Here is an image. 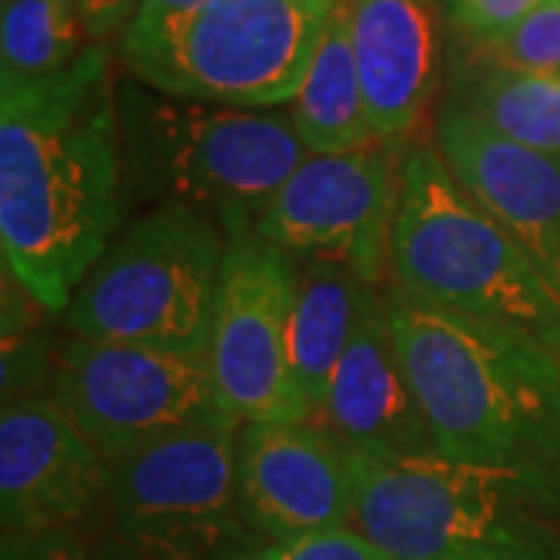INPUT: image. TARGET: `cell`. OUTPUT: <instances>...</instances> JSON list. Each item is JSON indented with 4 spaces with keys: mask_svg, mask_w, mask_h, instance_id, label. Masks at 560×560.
I'll return each instance as SVG.
<instances>
[{
    "mask_svg": "<svg viewBox=\"0 0 560 560\" xmlns=\"http://www.w3.org/2000/svg\"><path fill=\"white\" fill-rule=\"evenodd\" d=\"M128 215L119 97L109 50L91 40L44 79L0 72L3 268L62 315Z\"/></svg>",
    "mask_w": 560,
    "mask_h": 560,
    "instance_id": "6da1fadb",
    "label": "cell"
},
{
    "mask_svg": "<svg viewBox=\"0 0 560 560\" xmlns=\"http://www.w3.org/2000/svg\"><path fill=\"white\" fill-rule=\"evenodd\" d=\"M401 364L442 458L560 489V349L386 287Z\"/></svg>",
    "mask_w": 560,
    "mask_h": 560,
    "instance_id": "7a4b0ae2",
    "label": "cell"
},
{
    "mask_svg": "<svg viewBox=\"0 0 560 560\" xmlns=\"http://www.w3.org/2000/svg\"><path fill=\"white\" fill-rule=\"evenodd\" d=\"M128 206L200 209L228 231L261 219L308 150L290 116L180 101L135 79L116 84Z\"/></svg>",
    "mask_w": 560,
    "mask_h": 560,
    "instance_id": "3957f363",
    "label": "cell"
},
{
    "mask_svg": "<svg viewBox=\"0 0 560 560\" xmlns=\"http://www.w3.org/2000/svg\"><path fill=\"white\" fill-rule=\"evenodd\" d=\"M389 278L408 300L521 327L560 349L555 287L430 143H408L401 156Z\"/></svg>",
    "mask_w": 560,
    "mask_h": 560,
    "instance_id": "277c9868",
    "label": "cell"
},
{
    "mask_svg": "<svg viewBox=\"0 0 560 560\" xmlns=\"http://www.w3.org/2000/svg\"><path fill=\"white\" fill-rule=\"evenodd\" d=\"M352 526L393 560H560V489L442 455L361 458Z\"/></svg>",
    "mask_w": 560,
    "mask_h": 560,
    "instance_id": "5b68a950",
    "label": "cell"
},
{
    "mask_svg": "<svg viewBox=\"0 0 560 560\" xmlns=\"http://www.w3.org/2000/svg\"><path fill=\"white\" fill-rule=\"evenodd\" d=\"M337 0H206L184 13H135L119 38L140 84L237 109L293 103Z\"/></svg>",
    "mask_w": 560,
    "mask_h": 560,
    "instance_id": "8992f818",
    "label": "cell"
},
{
    "mask_svg": "<svg viewBox=\"0 0 560 560\" xmlns=\"http://www.w3.org/2000/svg\"><path fill=\"white\" fill-rule=\"evenodd\" d=\"M228 234L200 209L165 202L109 243L62 312L72 337L209 352Z\"/></svg>",
    "mask_w": 560,
    "mask_h": 560,
    "instance_id": "52a82bcc",
    "label": "cell"
},
{
    "mask_svg": "<svg viewBox=\"0 0 560 560\" xmlns=\"http://www.w3.org/2000/svg\"><path fill=\"white\" fill-rule=\"evenodd\" d=\"M241 420H221L109 460L106 501L116 533L143 560H212L256 541L237 495Z\"/></svg>",
    "mask_w": 560,
    "mask_h": 560,
    "instance_id": "ba28073f",
    "label": "cell"
},
{
    "mask_svg": "<svg viewBox=\"0 0 560 560\" xmlns=\"http://www.w3.org/2000/svg\"><path fill=\"white\" fill-rule=\"evenodd\" d=\"M106 464L143 445L221 420L209 352L69 337L60 342L50 393Z\"/></svg>",
    "mask_w": 560,
    "mask_h": 560,
    "instance_id": "9c48e42d",
    "label": "cell"
},
{
    "mask_svg": "<svg viewBox=\"0 0 560 560\" xmlns=\"http://www.w3.org/2000/svg\"><path fill=\"white\" fill-rule=\"evenodd\" d=\"M296 259L253 224L228 231L209 337V368L224 415L241 423L308 420L293 374Z\"/></svg>",
    "mask_w": 560,
    "mask_h": 560,
    "instance_id": "30bf717a",
    "label": "cell"
},
{
    "mask_svg": "<svg viewBox=\"0 0 560 560\" xmlns=\"http://www.w3.org/2000/svg\"><path fill=\"white\" fill-rule=\"evenodd\" d=\"M405 147L371 143L349 153H308L283 180L256 231L293 259H334L383 287L399 206Z\"/></svg>",
    "mask_w": 560,
    "mask_h": 560,
    "instance_id": "8fae6325",
    "label": "cell"
},
{
    "mask_svg": "<svg viewBox=\"0 0 560 560\" xmlns=\"http://www.w3.org/2000/svg\"><path fill=\"white\" fill-rule=\"evenodd\" d=\"M361 455L324 423H241L237 495L246 529L261 545L352 526Z\"/></svg>",
    "mask_w": 560,
    "mask_h": 560,
    "instance_id": "7c38bea8",
    "label": "cell"
},
{
    "mask_svg": "<svg viewBox=\"0 0 560 560\" xmlns=\"http://www.w3.org/2000/svg\"><path fill=\"white\" fill-rule=\"evenodd\" d=\"M109 464L54 396H7L0 411L3 529L79 526L106 499Z\"/></svg>",
    "mask_w": 560,
    "mask_h": 560,
    "instance_id": "4fadbf2b",
    "label": "cell"
},
{
    "mask_svg": "<svg viewBox=\"0 0 560 560\" xmlns=\"http://www.w3.org/2000/svg\"><path fill=\"white\" fill-rule=\"evenodd\" d=\"M442 162L482 209L521 241L560 296V160L504 138L455 103L436 106Z\"/></svg>",
    "mask_w": 560,
    "mask_h": 560,
    "instance_id": "5bb4252c",
    "label": "cell"
},
{
    "mask_svg": "<svg viewBox=\"0 0 560 560\" xmlns=\"http://www.w3.org/2000/svg\"><path fill=\"white\" fill-rule=\"evenodd\" d=\"M320 423L361 458L440 455L393 337L386 287H361L352 337L330 383Z\"/></svg>",
    "mask_w": 560,
    "mask_h": 560,
    "instance_id": "9a60e30c",
    "label": "cell"
},
{
    "mask_svg": "<svg viewBox=\"0 0 560 560\" xmlns=\"http://www.w3.org/2000/svg\"><path fill=\"white\" fill-rule=\"evenodd\" d=\"M361 94L383 143L408 147L427 121L442 72L440 0H346Z\"/></svg>",
    "mask_w": 560,
    "mask_h": 560,
    "instance_id": "2e32d148",
    "label": "cell"
},
{
    "mask_svg": "<svg viewBox=\"0 0 560 560\" xmlns=\"http://www.w3.org/2000/svg\"><path fill=\"white\" fill-rule=\"evenodd\" d=\"M442 101L467 109L504 138L560 160V75L482 62L452 38Z\"/></svg>",
    "mask_w": 560,
    "mask_h": 560,
    "instance_id": "e0dca14e",
    "label": "cell"
},
{
    "mask_svg": "<svg viewBox=\"0 0 560 560\" xmlns=\"http://www.w3.org/2000/svg\"><path fill=\"white\" fill-rule=\"evenodd\" d=\"M364 280L342 261L296 259L293 305V374L308 420L320 423L330 383L352 337Z\"/></svg>",
    "mask_w": 560,
    "mask_h": 560,
    "instance_id": "ac0fdd59",
    "label": "cell"
},
{
    "mask_svg": "<svg viewBox=\"0 0 560 560\" xmlns=\"http://www.w3.org/2000/svg\"><path fill=\"white\" fill-rule=\"evenodd\" d=\"M287 116L308 153H349L377 143L361 94L346 0H337L318 54Z\"/></svg>",
    "mask_w": 560,
    "mask_h": 560,
    "instance_id": "d6986e66",
    "label": "cell"
},
{
    "mask_svg": "<svg viewBox=\"0 0 560 560\" xmlns=\"http://www.w3.org/2000/svg\"><path fill=\"white\" fill-rule=\"evenodd\" d=\"M75 0H3L0 72L44 79L69 69L88 50Z\"/></svg>",
    "mask_w": 560,
    "mask_h": 560,
    "instance_id": "ffe728a7",
    "label": "cell"
},
{
    "mask_svg": "<svg viewBox=\"0 0 560 560\" xmlns=\"http://www.w3.org/2000/svg\"><path fill=\"white\" fill-rule=\"evenodd\" d=\"M460 47L482 62L523 69V72H551L560 75V0H545L517 25L489 40H464L452 35Z\"/></svg>",
    "mask_w": 560,
    "mask_h": 560,
    "instance_id": "44dd1931",
    "label": "cell"
},
{
    "mask_svg": "<svg viewBox=\"0 0 560 560\" xmlns=\"http://www.w3.org/2000/svg\"><path fill=\"white\" fill-rule=\"evenodd\" d=\"M452 35L464 40H489L517 25L545 0H440Z\"/></svg>",
    "mask_w": 560,
    "mask_h": 560,
    "instance_id": "7402d4cb",
    "label": "cell"
},
{
    "mask_svg": "<svg viewBox=\"0 0 560 560\" xmlns=\"http://www.w3.org/2000/svg\"><path fill=\"white\" fill-rule=\"evenodd\" d=\"M261 560H393L359 526H340L283 545H265Z\"/></svg>",
    "mask_w": 560,
    "mask_h": 560,
    "instance_id": "603a6c76",
    "label": "cell"
},
{
    "mask_svg": "<svg viewBox=\"0 0 560 560\" xmlns=\"http://www.w3.org/2000/svg\"><path fill=\"white\" fill-rule=\"evenodd\" d=\"M0 560H91L79 526L50 529H3Z\"/></svg>",
    "mask_w": 560,
    "mask_h": 560,
    "instance_id": "cb8c5ba5",
    "label": "cell"
},
{
    "mask_svg": "<svg viewBox=\"0 0 560 560\" xmlns=\"http://www.w3.org/2000/svg\"><path fill=\"white\" fill-rule=\"evenodd\" d=\"M75 7H79L88 38L97 44L116 38V35L121 38V32L138 13V0H75Z\"/></svg>",
    "mask_w": 560,
    "mask_h": 560,
    "instance_id": "d4e9b609",
    "label": "cell"
},
{
    "mask_svg": "<svg viewBox=\"0 0 560 560\" xmlns=\"http://www.w3.org/2000/svg\"><path fill=\"white\" fill-rule=\"evenodd\" d=\"M91 560H143L128 545V541L121 539L119 533H109V536H103L91 545Z\"/></svg>",
    "mask_w": 560,
    "mask_h": 560,
    "instance_id": "484cf974",
    "label": "cell"
},
{
    "mask_svg": "<svg viewBox=\"0 0 560 560\" xmlns=\"http://www.w3.org/2000/svg\"><path fill=\"white\" fill-rule=\"evenodd\" d=\"M206 0H138L140 13H184V10H194Z\"/></svg>",
    "mask_w": 560,
    "mask_h": 560,
    "instance_id": "4316f807",
    "label": "cell"
},
{
    "mask_svg": "<svg viewBox=\"0 0 560 560\" xmlns=\"http://www.w3.org/2000/svg\"><path fill=\"white\" fill-rule=\"evenodd\" d=\"M261 551H265V545H256V541H237V545L221 548L212 560H261Z\"/></svg>",
    "mask_w": 560,
    "mask_h": 560,
    "instance_id": "83f0119b",
    "label": "cell"
}]
</instances>
